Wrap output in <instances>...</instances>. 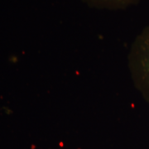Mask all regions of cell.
<instances>
[{
    "label": "cell",
    "mask_w": 149,
    "mask_h": 149,
    "mask_svg": "<svg viewBox=\"0 0 149 149\" xmlns=\"http://www.w3.org/2000/svg\"><path fill=\"white\" fill-rule=\"evenodd\" d=\"M92 8L107 10H118L135 5L140 0H82Z\"/></svg>",
    "instance_id": "2"
},
{
    "label": "cell",
    "mask_w": 149,
    "mask_h": 149,
    "mask_svg": "<svg viewBox=\"0 0 149 149\" xmlns=\"http://www.w3.org/2000/svg\"><path fill=\"white\" fill-rule=\"evenodd\" d=\"M128 68L135 88L149 103V25L133 41L128 55Z\"/></svg>",
    "instance_id": "1"
}]
</instances>
